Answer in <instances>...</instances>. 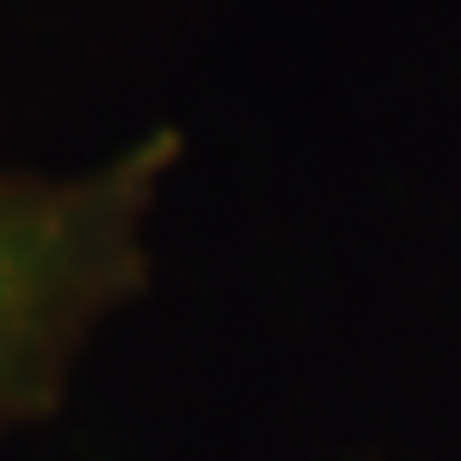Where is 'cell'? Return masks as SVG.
<instances>
[{
  "label": "cell",
  "mask_w": 461,
  "mask_h": 461,
  "mask_svg": "<svg viewBox=\"0 0 461 461\" xmlns=\"http://www.w3.org/2000/svg\"><path fill=\"white\" fill-rule=\"evenodd\" d=\"M178 128H140L89 161H0V439L34 434L156 278L184 173Z\"/></svg>",
  "instance_id": "cell-1"
}]
</instances>
